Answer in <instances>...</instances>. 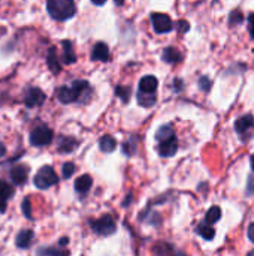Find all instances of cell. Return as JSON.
<instances>
[{
  "mask_svg": "<svg viewBox=\"0 0 254 256\" xmlns=\"http://www.w3.org/2000/svg\"><path fill=\"white\" fill-rule=\"evenodd\" d=\"M91 93V88L87 81L78 80L72 84V87H61L57 92V98L61 104H72L75 100H84L82 96Z\"/></svg>",
  "mask_w": 254,
  "mask_h": 256,
  "instance_id": "1",
  "label": "cell"
},
{
  "mask_svg": "<svg viewBox=\"0 0 254 256\" xmlns=\"http://www.w3.org/2000/svg\"><path fill=\"white\" fill-rule=\"evenodd\" d=\"M46 10L51 18L57 21H66L75 15L76 4L72 0H49L46 3Z\"/></svg>",
  "mask_w": 254,
  "mask_h": 256,
  "instance_id": "2",
  "label": "cell"
},
{
  "mask_svg": "<svg viewBox=\"0 0 254 256\" xmlns=\"http://www.w3.org/2000/svg\"><path fill=\"white\" fill-rule=\"evenodd\" d=\"M57 182H58V177H57L55 171L51 166H42L36 172V176L33 178L34 186L37 189H42V190L43 189H48V188H51L54 184H57Z\"/></svg>",
  "mask_w": 254,
  "mask_h": 256,
  "instance_id": "3",
  "label": "cell"
},
{
  "mask_svg": "<svg viewBox=\"0 0 254 256\" xmlns=\"http://www.w3.org/2000/svg\"><path fill=\"white\" fill-rule=\"evenodd\" d=\"M90 225H91V230H93L96 234L105 236V237L114 234L115 230H117L115 220H114V218L109 216V214H105V216H102V218L97 219V220H91Z\"/></svg>",
  "mask_w": 254,
  "mask_h": 256,
  "instance_id": "4",
  "label": "cell"
},
{
  "mask_svg": "<svg viewBox=\"0 0 254 256\" xmlns=\"http://www.w3.org/2000/svg\"><path fill=\"white\" fill-rule=\"evenodd\" d=\"M52 130L46 126H37L30 134V144L34 147H43L48 146L52 141Z\"/></svg>",
  "mask_w": 254,
  "mask_h": 256,
  "instance_id": "5",
  "label": "cell"
},
{
  "mask_svg": "<svg viewBox=\"0 0 254 256\" xmlns=\"http://www.w3.org/2000/svg\"><path fill=\"white\" fill-rule=\"evenodd\" d=\"M151 22H153V28L156 33H168L174 28L172 20L169 15L166 14H153L151 15Z\"/></svg>",
  "mask_w": 254,
  "mask_h": 256,
  "instance_id": "6",
  "label": "cell"
},
{
  "mask_svg": "<svg viewBox=\"0 0 254 256\" xmlns=\"http://www.w3.org/2000/svg\"><path fill=\"white\" fill-rule=\"evenodd\" d=\"M24 102L27 108H36L45 102V93L40 88H30Z\"/></svg>",
  "mask_w": 254,
  "mask_h": 256,
  "instance_id": "7",
  "label": "cell"
},
{
  "mask_svg": "<svg viewBox=\"0 0 254 256\" xmlns=\"http://www.w3.org/2000/svg\"><path fill=\"white\" fill-rule=\"evenodd\" d=\"M178 150V141L177 138H171L168 141H163V142H159V147H157V152L162 158H172Z\"/></svg>",
  "mask_w": 254,
  "mask_h": 256,
  "instance_id": "8",
  "label": "cell"
},
{
  "mask_svg": "<svg viewBox=\"0 0 254 256\" xmlns=\"http://www.w3.org/2000/svg\"><path fill=\"white\" fill-rule=\"evenodd\" d=\"M27 177H28V170L27 166L24 165H15L12 170H10V180L13 184L16 186H21L27 182Z\"/></svg>",
  "mask_w": 254,
  "mask_h": 256,
  "instance_id": "9",
  "label": "cell"
},
{
  "mask_svg": "<svg viewBox=\"0 0 254 256\" xmlns=\"http://www.w3.org/2000/svg\"><path fill=\"white\" fill-rule=\"evenodd\" d=\"M157 86H159L157 78L153 76V75H147V76H144V78L139 81V92L148 93V94H154L156 90H157Z\"/></svg>",
  "mask_w": 254,
  "mask_h": 256,
  "instance_id": "10",
  "label": "cell"
},
{
  "mask_svg": "<svg viewBox=\"0 0 254 256\" xmlns=\"http://www.w3.org/2000/svg\"><path fill=\"white\" fill-rule=\"evenodd\" d=\"M235 129H237V132L241 136H244L246 134H249L252 129H254L253 117L252 116H243V117H240L237 120V123H235Z\"/></svg>",
  "mask_w": 254,
  "mask_h": 256,
  "instance_id": "11",
  "label": "cell"
},
{
  "mask_svg": "<svg viewBox=\"0 0 254 256\" xmlns=\"http://www.w3.org/2000/svg\"><path fill=\"white\" fill-rule=\"evenodd\" d=\"M91 60H94V62H108L109 60V50H108L106 44L97 42L94 45L93 52H91Z\"/></svg>",
  "mask_w": 254,
  "mask_h": 256,
  "instance_id": "12",
  "label": "cell"
},
{
  "mask_svg": "<svg viewBox=\"0 0 254 256\" xmlns=\"http://www.w3.org/2000/svg\"><path fill=\"white\" fill-rule=\"evenodd\" d=\"M91 186H93V180L87 174L85 176H81V177H78L75 180V190L78 194H81V195H85L91 189Z\"/></svg>",
  "mask_w": 254,
  "mask_h": 256,
  "instance_id": "13",
  "label": "cell"
},
{
  "mask_svg": "<svg viewBox=\"0 0 254 256\" xmlns=\"http://www.w3.org/2000/svg\"><path fill=\"white\" fill-rule=\"evenodd\" d=\"M61 45H63V56H61L63 63H66V64L75 63L76 56H75V51H73V48H72V42H70V40H63Z\"/></svg>",
  "mask_w": 254,
  "mask_h": 256,
  "instance_id": "14",
  "label": "cell"
},
{
  "mask_svg": "<svg viewBox=\"0 0 254 256\" xmlns=\"http://www.w3.org/2000/svg\"><path fill=\"white\" fill-rule=\"evenodd\" d=\"M162 58L166 62V63H178L181 58H183V56H181V52L177 50V48H174V46H168V48H165L163 50V54H162Z\"/></svg>",
  "mask_w": 254,
  "mask_h": 256,
  "instance_id": "15",
  "label": "cell"
},
{
  "mask_svg": "<svg viewBox=\"0 0 254 256\" xmlns=\"http://www.w3.org/2000/svg\"><path fill=\"white\" fill-rule=\"evenodd\" d=\"M13 195V189L6 182L0 180V212H4V202Z\"/></svg>",
  "mask_w": 254,
  "mask_h": 256,
  "instance_id": "16",
  "label": "cell"
},
{
  "mask_svg": "<svg viewBox=\"0 0 254 256\" xmlns=\"http://www.w3.org/2000/svg\"><path fill=\"white\" fill-rule=\"evenodd\" d=\"M78 147V141L70 136H63L58 141V152L61 153H70Z\"/></svg>",
  "mask_w": 254,
  "mask_h": 256,
  "instance_id": "17",
  "label": "cell"
},
{
  "mask_svg": "<svg viewBox=\"0 0 254 256\" xmlns=\"http://www.w3.org/2000/svg\"><path fill=\"white\" fill-rule=\"evenodd\" d=\"M99 147L103 153H111L117 148V140L111 135H105L99 141Z\"/></svg>",
  "mask_w": 254,
  "mask_h": 256,
  "instance_id": "18",
  "label": "cell"
},
{
  "mask_svg": "<svg viewBox=\"0 0 254 256\" xmlns=\"http://www.w3.org/2000/svg\"><path fill=\"white\" fill-rule=\"evenodd\" d=\"M31 240H33V231H30V230L19 231V234L16 236V246L21 249H27L30 246Z\"/></svg>",
  "mask_w": 254,
  "mask_h": 256,
  "instance_id": "19",
  "label": "cell"
},
{
  "mask_svg": "<svg viewBox=\"0 0 254 256\" xmlns=\"http://www.w3.org/2000/svg\"><path fill=\"white\" fill-rule=\"evenodd\" d=\"M153 252L156 256H174V248L169 244V243H165V242H159L157 244H154L153 248Z\"/></svg>",
  "mask_w": 254,
  "mask_h": 256,
  "instance_id": "20",
  "label": "cell"
},
{
  "mask_svg": "<svg viewBox=\"0 0 254 256\" xmlns=\"http://www.w3.org/2000/svg\"><path fill=\"white\" fill-rule=\"evenodd\" d=\"M175 136V132H174V129H172V126H162L159 130H157V134H156V140L159 141V142H163V141H168V140H171V138H174Z\"/></svg>",
  "mask_w": 254,
  "mask_h": 256,
  "instance_id": "21",
  "label": "cell"
},
{
  "mask_svg": "<svg viewBox=\"0 0 254 256\" xmlns=\"http://www.w3.org/2000/svg\"><path fill=\"white\" fill-rule=\"evenodd\" d=\"M196 232L202 237V238H205V240H213L214 238V236H216V230L211 226V225H205V224H199V226L196 228Z\"/></svg>",
  "mask_w": 254,
  "mask_h": 256,
  "instance_id": "22",
  "label": "cell"
},
{
  "mask_svg": "<svg viewBox=\"0 0 254 256\" xmlns=\"http://www.w3.org/2000/svg\"><path fill=\"white\" fill-rule=\"evenodd\" d=\"M156 102H157L156 94H148V93H142V92L138 93V104H139V105H142V106H145V108H150V106H153Z\"/></svg>",
  "mask_w": 254,
  "mask_h": 256,
  "instance_id": "23",
  "label": "cell"
},
{
  "mask_svg": "<svg viewBox=\"0 0 254 256\" xmlns=\"http://www.w3.org/2000/svg\"><path fill=\"white\" fill-rule=\"evenodd\" d=\"M48 66L52 70V74H58L60 72V63H58V57L55 52V48H51L48 52Z\"/></svg>",
  "mask_w": 254,
  "mask_h": 256,
  "instance_id": "24",
  "label": "cell"
},
{
  "mask_svg": "<svg viewBox=\"0 0 254 256\" xmlns=\"http://www.w3.org/2000/svg\"><path fill=\"white\" fill-rule=\"evenodd\" d=\"M36 256H69L67 250H60L55 248H40Z\"/></svg>",
  "mask_w": 254,
  "mask_h": 256,
  "instance_id": "25",
  "label": "cell"
},
{
  "mask_svg": "<svg viewBox=\"0 0 254 256\" xmlns=\"http://www.w3.org/2000/svg\"><path fill=\"white\" fill-rule=\"evenodd\" d=\"M220 218H222V210H220V207H211V208L207 212L205 220H207L208 225H213V224L219 222Z\"/></svg>",
  "mask_w": 254,
  "mask_h": 256,
  "instance_id": "26",
  "label": "cell"
},
{
  "mask_svg": "<svg viewBox=\"0 0 254 256\" xmlns=\"http://www.w3.org/2000/svg\"><path fill=\"white\" fill-rule=\"evenodd\" d=\"M135 148H136V144H135V140L133 138H130L129 141H126L124 146H123V152H124L126 156H132L135 153Z\"/></svg>",
  "mask_w": 254,
  "mask_h": 256,
  "instance_id": "27",
  "label": "cell"
},
{
  "mask_svg": "<svg viewBox=\"0 0 254 256\" xmlns=\"http://www.w3.org/2000/svg\"><path fill=\"white\" fill-rule=\"evenodd\" d=\"M117 94L120 96V99H123V102H129L130 99V87H117Z\"/></svg>",
  "mask_w": 254,
  "mask_h": 256,
  "instance_id": "28",
  "label": "cell"
},
{
  "mask_svg": "<svg viewBox=\"0 0 254 256\" xmlns=\"http://www.w3.org/2000/svg\"><path fill=\"white\" fill-rule=\"evenodd\" d=\"M61 170H63V177L64 178H70L73 176V172H75V165L72 162H66Z\"/></svg>",
  "mask_w": 254,
  "mask_h": 256,
  "instance_id": "29",
  "label": "cell"
},
{
  "mask_svg": "<svg viewBox=\"0 0 254 256\" xmlns=\"http://www.w3.org/2000/svg\"><path fill=\"white\" fill-rule=\"evenodd\" d=\"M243 14L240 12V10H234L232 14H231V16H229V24L231 26H237V24H240V22H243Z\"/></svg>",
  "mask_w": 254,
  "mask_h": 256,
  "instance_id": "30",
  "label": "cell"
},
{
  "mask_svg": "<svg viewBox=\"0 0 254 256\" xmlns=\"http://www.w3.org/2000/svg\"><path fill=\"white\" fill-rule=\"evenodd\" d=\"M175 27H177V30L181 32V33H187L189 28H190V26H189V22H187L186 20H180V21L175 24Z\"/></svg>",
  "mask_w": 254,
  "mask_h": 256,
  "instance_id": "31",
  "label": "cell"
},
{
  "mask_svg": "<svg viewBox=\"0 0 254 256\" xmlns=\"http://www.w3.org/2000/svg\"><path fill=\"white\" fill-rule=\"evenodd\" d=\"M199 87H201V90L208 92V90L211 88V80L207 78V76H202V78L199 80Z\"/></svg>",
  "mask_w": 254,
  "mask_h": 256,
  "instance_id": "32",
  "label": "cell"
},
{
  "mask_svg": "<svg viewBox=\"0 0 254 256\" xmlns=\"http://www.w3.org/2000/svg\"><path fill=\"white\" fill-rule=\"evenodd\" d=\"M22 213L27 219H31V210H30V200L28 198H25L22 202Z\"/></svg>",
  "mask_w": 254,
  "mask_h": 256,
  "instance_id": "33",
  "label": "cell"
},
{
  "mask_svg": "<svg viewBox=\"0 0 254 256\" xmlns=\"http://www.w3.org/2000/svg\"><path fill=\"white\" fill-rule=\"evenodd\" d=\"M249 32H250L252 38L254 39V14H252V15L249 16Z\"/></svg>",
  "mask_w": 254,
  "mask_h": 256,
  "instance_id": "34",
  "label": "cell"
},
{
  "mask_svg": "<svg viewBox=\"0 0 254 256\" xmlns=\"http://www.w3.org/2000/svg\"><path fill=\"white\" fill-rule=\"evenodd\" d=\"M254 194V178L250 177V182H249V189H247V195H252Z\"/></svg>",
  "mask_w": 254,
  "mask_h": 256,
  "instance_id": "35",
  "label": "cell"
},
{
  "mask_svg": "<svg viewBox=\"0 0 254 256\" xmlns=\"http://www.w3.org/2000/svg\"><path fill=\"white\" fill-rule=\"evenodd\" d=\"M247 234H249V238L254 243V224H252V225L249 226V232H247Z\"/></svg>",
  "mask_w": 254,
  "mask_h": 256,
  "instance_id": "36",
  "label": "cell"
},
{
  "mask_svg": "<svg viewBox=\"0 0 254 256\" xmlns=\"http://www.w3.org/2000/svg\"><path fill=\"white\" fill-rule=\"evenodd\" d=\"M4 153H6V148H4V146L0 142V158H1V156H4Z\"/></svg>",
  "mask_w": 254,
  "mask_h": 256,
  "instance_id": "37",
  "label": "cell"
},
{
  "mask_svg": "<svg viewBox=\"0 0 254 256\" xmlns=\"http://www.w3.org/2000/svg\"><path fill=\"white\" fill-rule=\"evenodd\" d=\"M69 243V240L66 238V237H63L61 240H60V246H64V244H67Z\"/></svg>",
  "mask_w": 254,
  "mask_h": 256,
  "instance_id": "38",
  "label": "cell"
},
{
  "mask_svg": "<svg viewBox=\"0 0 254 256\" xmlns=\"http://www.w3.org/2000/svg\"><path fill=\"white\" fill-rule=\"evenodd\" d=\"M93 3H94V4H97V6H102V4H105V2H97V0H93Z\"/></svg>",
  "mask_w": 254,
  "mask_h": 256,
  "instance_id": "39",
  "label": "cell"
},
{
  "mask_svg": "<svg viewBox=\"0 0 254 256\" xmlns=\"http://www.w3.org/2000/svg\"><path fill=\"white\" fill-rule=\"evenodd\" d=\"M250 164H252V168H253V171H254V154L252 156V159H250Z\"/></svg>",
  "mask_w": 254,
  "mask_h": 256,
  "instance_id": "40",
  "label": "cell"
},
{
  "mask_svg": "<svg viewBox=\"0 0 254 256\" xmlns=\"http://www.w3.org/2000/svg\"><path fill=\"white\" fill-rule=\"evenodd\" d=\"M174 256H186V255H184V254H181V252H177Z\"/></svg>",
  "mask_w": 254,
  "mask_h": 256,
  "instance_id": "41",
  "label": "cell"
},
{
  "mask_svg": "<svg viewBox=\"0 0 254 256\" xmlns=\"http://www.w3.org/2000/svg\"><path fill=\"white\" fill-rule=\"evenodd\" d=\"M247 256H254V250H252V252H250Z\"/></svg>",
  "mask_w": 254,
  "mask_h": 256,
  "instance_id": "42",
  "label": "cell"
}]
</instances>
